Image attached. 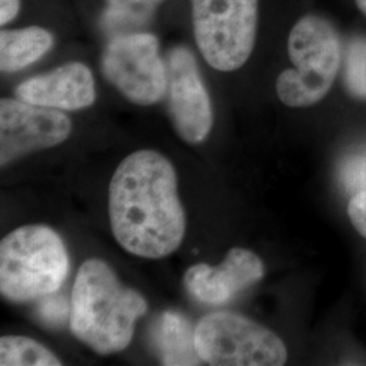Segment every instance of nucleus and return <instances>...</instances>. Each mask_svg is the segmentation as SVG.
I'll return each mask as SVG.
<instances>
[{
  "label": "nucleus",
  "instance_id": "f257e3e1",
  "mask_svg": "<svg viewBox=\"0 0 366 366\" xmlns=\"http://www.w3.org/2000/svg\"><path fill=\"white\" fill-rule=\"evenodd\" d=\"M109 214L119 246L136 257L160 259L178 249L186 216L170 160L151 149L125 157L110 182Z\"/></svg>",
  "mask_w": 366,
  "mask_h": 366
},
{
  "label": "nucleus",
  "instance_id": "f03ea898",
  "mask_svg": "<svg viewBox=\"0 0 366 366\" xmlns=\"http://www.w3.org/2000/svg\"><path fill=\"white\" fill-rule=\"evenodd\" d=\"M148 310L144 297L124 287L113 269L101 259L79 267L71 299V331L95 353L127 349L134 323Z\"/></svg>",
  "mask_w": 366,
  "mask_h": 366
},
{
  "label": "nucleus",
  "instance_id": "7ed1b4c3",
  "mask_svg": "<svg viewBox=\"0 0 366 366\" xmlns=\"http://www.w3.org/2000/svg\"><path fill=\"white\" fill-rule=\"evenodd\" d=\"M66 244L46 225L14 229L0 243V292L11 302H30L61 288L68 274Z\"/></svg>",
  "mask_w": 366,
  "mask_h": 366
},
{
  "label": "nucleus",
  "instance_id": "20e7f679",
  "mask_svg": "<svg viewBox=\"0 0 366 366\" xmlns=\"http://www.w3.org/2000/svg\"><path fill=\"white\" fill-rule=\"evenodd\" d=\"M289 59L295 68L277 79V95L289 107H308L331 90L342 64L340 36L317 15H305L289 33Z\"/></svg>",
  "mask_w": 366,
  "mask_h": 366
},
{
  "label": "nucleus",
  "instance_id": "39448f33",
  "mask_svg": "<svg viewBox=\"0 0 366 366\" xmlns=\"http://www.w3.org/2000/svg\"><path fill=\"white\" fill-rule=\"evenodd\" d=\"M197 46L205 61L232 72L249 60L258 27V0H190Z\"/></svg>",
  "mask_w": 366,
  "mask_h": 366
},
{
  "label": "nucleus",
  "instance_id": "423d86ee",
  "mask_svg": "<svg viewBox=\"0 0 366 366\" xmlns=\"http://www.w3.org/2000/svg\"><path fill=\"white\" fill-rule=\"evenodd\" d=\"M201 360L214 366H280L288 360L284 342L261 325L231 312L202 317L196 327Z\"/></svg>",
  "mask_w": 366,
  "mask_h": 366
},
{
  "label": "nucleus",
  "instance_id": "0eeeda50",
  "mask_svg": "<svg viewBox=\"0 0 366 366\" xmlns=\"http://www.w3.org/2000/svg\"><path fill=\"white\" fill-rule=\"evenodd\" d=\"M101 66L104 76L136 105H155L167 94V66L151 33L114 37L106 45Z\"/></svg>",
  "mask_w": 366,
  "mask_h": 366
},
{
  "label": "nucleus",
  "instance_id": "6e6552de",
  "mask_svg": "<svg viewBox=\"0 0 366 366\" xmlns=\"http://www.w3.org/2000/svg\"><path fill=\"white\" fill-rule=\"evenodd\" d=\"M72 122L61 110L19 98L0 101V164L66 142Z\"/></svg>",
  "mask_w": 366,
  "mask_h": 366
},
{
  "label": "nucleus",
  "instance_id": "1a4fd4ad",
  "mask_svg": "<svg viewBox=\"0 0 366 366\" xmlns=\"http://www.w3.org/2000/svg\"><path fill=\"white\" fill-rule=\"evenodd\" d=\"M166 66L169 112L174 128L186 143H202L213 125V110L196 57L187 48L175 46L167 56Z\"/></svg>",
  "mask_w": 366,
  "mask_h": 366
},
{
  "label": "nucleus",
  "instance_id": "9d476101",
  "mask_svg": "<svg viewBox=\"0 0 366 366\" xmlns=\"http://www.w3.org/2000/svg\"><path fill=\"white\" fill-rule=\"evenodd\" d=\"M263 275L261 258L249 249L235 247L228 251L219 266L198 263L189 267L184 285L197 300L219 305L258 282Z\"/></svg>",
  "mask_w": 366,
  "mask_h": 366
},
{
  "label": "nucleus",
  "instance_id": "9b49d317",
  "mask_svg": "<svg viewBox=\"0 0 366 366\" xmlns=\"http://www.w3.org/2000/svg\"><path fill=\"white\" fill-rule=\"evenodd\" d=\"M15 95L25 102L68 112L92 106L97 97L90 68L78 61L27 79L15 89Z\"/></svg>",
  "mask_w": 366,
  "mask_h": 366
},
{
  "label": "nucleus",
  "instance_id": "f8f14e48",
  "mask_svg": "<svg viewBox=\"0 0 366 366\" xmlns=\"http://www.w3.org/2000/svg\"><path fill=\"white\" fill-rule=\"evenodd\" d=\"M151 340L163 365H198L196 330L181 314L166 311L159 315L151 328Z\"/></svg>",
  "mask_w": 366,
  "mask_h": 366
},
{
  "label": "nucleus",
  "instance_id": "ddd939ff",
  "mask_svg": "<svg viewBox=\"0 0 366 366\" xmlns=\"http://www.w3.org/2000/svg\"><path fill=\"white\" fill-rule=\"evenodd\" d=\"M53 46L52 33L44 27L9 29L0 33V69L16 72L39 61Z\"/></svg>",
  "mask_w": 366,
  "mask_h": 366
},
{
  "label": "nucleus",
  "instance_id": "4468645a",
  "mask_svg": "<svg viewBox=\"0 0 366 366\" xmlns=\"http://www.w3.org/2000/svg\"><path fill=\"white\" fill-rule=\"evenodd\" d=\"M1 366H59L61 361L37 340L26 337H3L0 340Z\"/></svg>",
  "mask_w": 366,
  "mask_h": 366
},
{
  "label": "nucleus",
  "instance_id": "2eb2a0df",
  "mask_svg": "<svg viewBox=\"0 0 366 366\" xmlns=\"http://www.w3.org/2000/svg\"><path fill=\"white\" fill-rule=\"evenodd\" d=\"M345 83L352 95L366 99V41L354 39L345 56Z\"/></svg>",
  "mask_w": 366,
  "mask_h": 366
},
{
  "label": "nucleus",
  "instance_id": "dca6fc26",
  "mask_svg": "<svg viewBox=\"0 0 366 366\" xmlns=\"http://www.w3.org/2000/svg\"><path fill=\"white\" fill-rule=\"evenodd\" d=\"M342 182L354 194L366 190V155L353 157L343 166Z\"/></svg>",
  "mask_w": 366,
  "mask_h": 366
},
{
  "label": "nucleus",
  "instance_id": "f3484780",
  "mask_svg": "<svg viewBox=\"0 0 366 366\" xmlns=\"http://www.w3.org/2000/svg\"><path fill=\"white\" fill-rule=\"evenodd\" d=\"M39 305V317L48 326H60L68 316V304L63 297H42Z\"/></svg>",
  "mask_w": 366,
  "mask_h": 366
},
{
  "label": "nucleus",
  "instance_id": "a211bd4d",
  "mask_svg": "<svg viewBox=\"0 0 366 366\" xmlns=\"http://www.w3.org/2000/svg\"><path fill=\"white\" fill-rule=\"evenodd\" d=\"M347 214L357 232L366 239V190L354 194L347 207Z\"/></svg>",
  "mask_w": 366,
  "mask_h": 366
},
{
  "label": "nucleus",
  "instance_id": "6ab92c4d",
  "mask_svg": "<svg viewBox=\"0 0 366 366\" xmlns=\"http://www.w3.org/2000/svg\"><path fill=\"white\" fill-rule=\"evenodd\" d=\"M162 1L163 0H109L113 11H128L133 15L134 11L145 15V11H151Z\"/></svg>",
  "mask_w": 366,
  "mask_h": 366
},
{
  "label": "nucleus",
  "instance_id": "aec40b11",
  "mask_svg": "<svg viewBox=\"0 0 366 366\" xmlns=\"http://www.w3.org/2000/svg\"><path fill=\"white\" fill-rule=\"evenodd\" d=\"M21 0H0V25H7L19 13Z\"/></svg>",
  "mask_w": 366,
  "mask_h": 366
},
{
  "label": "nucleus",
  "instance_id": "412c9836",
  "mask_svg": "<svg viewBox=\"0 0 366 366\" xmlns=\"http://www.w3.org/2000/svg\"><path fill=\"white\" fill-rule=\"evenodd\" d=\"M355 3L358 6V9L364 13V15H366V0H355Z\"/></svg>",
  "mask_w": 366,
  "mask_h": 366
}]
</instances>
